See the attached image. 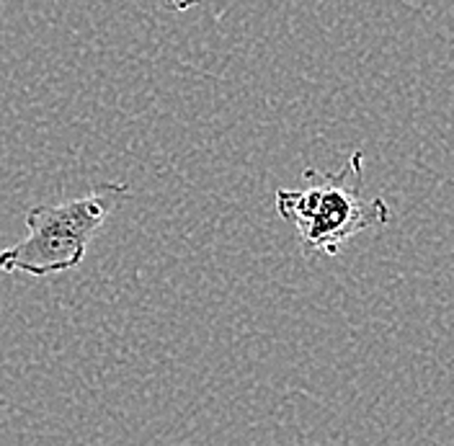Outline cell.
Returning <instances> with one entry per match:
<instances>
[{
	"instance_id": "obj_2",
	"label": "cell",
	"mask_w": 454,
	"mask_h": 446,
	"mask_svg": "<svg viewBox=\"0 0 454 446\" xmlns=\"http://www.w3.org/2000/svg\"><path fill=\"white\" fill-rule=\"evenodd\" d=\"M127 196L129 186L124 181H114L101 184L93 194L81 199H70L52 207H31L24 217V240L0 251V271L42 279L78 269L88 255L96 232Z\"/></svg>"
},
{
	"instance_id": "obj_1",
	"label": "cell",
	"mask_w": 454,
	"mask_h": 446,
	"mask_svg": "<svg viewBox=\"0 0 454 446\" xmlns=\"http://www.w3.org/2000/svg\"><path fill=\"white\" fill-rule=\"evenodd\" d=\"M317 184L308 189H279L274 201L279 217L297 230L300 246L308 255H336L340 248L364 230H377L390 223L385 199L362 194L364 153H354L339 173L305 170Z\"/></svg>"
},
{
	"instance_id": "obj_3",
	"label": "cell",
	"mask_w": 454,
	"mask_h": 446,
	"mask_svg": "<svg viewBox=\"0 0 454 446\" xmlns=\"http://www.w3.org/2000/svg\"><path fill=\"white\" fill-rule=\"evenodd\" d=\"M168 11H176V13H184V11H189V8H194L199 5V0H160Z\"/></svg>"
}]
</instances>
